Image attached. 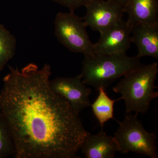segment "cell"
Here are the masks:
<instances>
[{
    "instance_id": "obj_9",
    "label": "cell",
    "mask_w": 158,
    "mask_h": 158,
    "mask_svg": "<svg viewBox=\"0 0 158 158\" xmlns=\"http://www.w3.org/2000/svg\"><path fill=\"white\" fill-rule=\"evenodd\" d=\"M131 42L138 48V58L149 56L158 59V23H139L131 27Z\"/></svg>"
},
{
    "instance_id": "obj_13",
    "label": "cell",
    "mask_w": 158,
    "mask_h": 158,
    "mask_svg": "<svg viewBox=\"0 0 158 158\" xmlns=\"http://www.w3.org/2000/svg\"><path fill=\"white\" fill-rule=\"evenodd\" d=\"M16 38L6 27L0 23V72L16 52Z\"/></svg>"
},
{
    "instance_id": "obj_11",
    "label": "cell",
    "mask_w": 158,
    "mask_h": 158,
    "mask_svg": "<svg viewBox=\"0 0 158 158\" xmlns=\"http://www.w3.org/2000/svg\"><path fill=\"white\" fill-rule=\"evenodd\" d=\"M123 11L131 27L139 23H158V0H127Z\"/></svg>"
},
{
    "instance_id": "obj_16",
    "label": "cell",
    "mask_w": 158,
    "mask_h": 158,
    "mask_svg": "<svg viewBox=\"0 0 158 158\" xmlns=\"http://www.w3.org/2000/svg\"><path fill=\"white\" fill-rule=\"evenodd\" d=\"M110 1L116 3V4L118 5V6H120V7L123 8V9L127 0H110Z\"/></svg>"
},
{
    "instance_id": "obj_8",
    "label": "cell",
    "mask_w": 158,
    "mask_h": 158,
    "mask_svg": "<svg viewBox=\"0 0 158 158\" xmlns=\"http://www.w3.org/2000/svg\"><path fill=\"white\" fill-rule=\"evenodd\" d=\"M131 27L123 19L100 33V38L93 45L94 53L126 54L131 47Z\"/></svg>"
},
{
    "instance_id": "obj_15",
    "label": "cell",
    "mask_w": 158,
    "mask_h": 158,
    "mask_svg": "<svg viewBox=\"0 0 158 158\" xmlns=\"http://www.w3.org/2000/svg\"><path fill=\"white\" fill-rule=\"evenodd\" d=\"M60 6L66 7L70 11H75L81 7H85L91 0H51Z\"/></svg>"
},
{
    "instance_id": "obj_14",
    "label": "cell",
    "mask_w": 158,
    "mask_h": 158,
    "mask_svg": "<svg viewBox=\"0 0 158 158\" xmlns=\"http://www.w3.org/2000/svg\"><path fill=\"white\" fill-rule=\"evenodd\" d=\"M14 153V143L11 130L0 113V158L9 157Z\"/></svg>"
},
{
    "instance_id": "obj_3",
    "label": "cell",
    "mask_w": 158,
    "mask_h": 158,
    "mask_svg": "<svg viewBox=\"0 0 158 158\" xmlns=\"http://www.w3.org/2000/svg\"><path fill=\"white\" fill-rule=\"evenodd\" d=\"M141 65L140 58L126 54L94 53L85 56L82 62V81L98 90H106L111 84Z\"/></svg>"
},
{
    "instance_id": "obj_10",
    "label": "cell",
    "mask_w": 158,
    "mask_h": 158,
    "mask_svg": "<svg viewBox=\"0 0 158 158\" xmlns=\"http://www.w3.org/2000/svg\"><path fill=\"white\" fill-rule=\"evenodd\" d=\"M80 150L87 158H113L118 144L114 136L108 135L102 128L96 135H88Z\"/></svg>"
},
{
    "instance_id": "obj_12",
    "label": "cell",
    "mask_w": 158,
    "mask_h": 158,
    "mask_svg": "<svg viewBox=\"0 0 158 158\" xmlns=\"http://www.w3.org/2000/svg\"><path fill=\"white\" fill-rule=\"evenodd\" d=\"M98 90V96L93 103L91 104L90 106L94 114L103 127L105 123L113 118L114 103L121 98L117 100L112 99L108 96L106 90L103 88H101Z\"/></svg>"
},
{
    "instance_id": "obj_1",
    "label": "cell",
    "mask_w": 158,
    "mask_h": 158,
    "mask_svg": "<svg viewBox=\"0 0 158 158\" xmlns=\"http://www.w3.org/2000/svg\"><path fill=\"white\" fill-rule=\"evenodd\" d=\"M9 68L0 91V113L11 130L15 158H79L90 133L79 113L51 88L50 65Z\"/></svg>"
},
{
    "instance_id": "obj_4",
    "label": "cell",
    "mask_w": 158,
    "mask_h": 158,
    "mask_svg": "<svg viewBox=\"0 0 158 158\" xmlns=\"http://www.w3.org/2000/svg\"><path fill=\"white\" fill-rule=\"evenodd\" d=\"M138 114H126L114 137L118 144V152L127 154L132 152L143 155L151 158H157L154 133L144 129L138 118Z\"/></svg>"
},
{
    "instance_id": "obj_6",
    "label": "cell",
    "mask_w": 158,
    "mask_h": 158,
    "mask_svg": "<svg viewBox=\"0 0 158 158\" xmlns=\"http://www.w3.org/2000/svg\"><path fill=\"white\" fill-rule=\"evenodd\" d=\"M83 18L86 27L100 33L123 19V8L110 0H91L85 6Z\"/></svg>"
},
{
    "instance_id": "obj_7",
    "label": "cell",
    "mask_w": 158,
    "mask_h": 158,
    "mask_svg": "<svg viewBox=\"0 0 158 158\" xmlns=\"http://www.w3.org/2000/svg\"><path fill=\"white\" fill-rule=\"evenodd\" d=\"M50 85L55 93L65 99L77 113L88 107L92 90L82 81L81 74L73 77H58L50 80Z\"/></svg>"
},
{
    "instance_id": "obj_5",
    "label": "cell",
    "mask_w": 158,
    "mask_h": 158,
    "mask_svg": "<svg viewBox=\"0 0 158 158\" xmlns=\"http://www.w3.org/2000/svg\"><path fill=\"white\" fill-rule=\"evenodd\" d=\"M86 27L82 19L74 11L59 12L54 21L55 35L60 43L71 52L85 56L94 53V44Z\"/></svg>"
},
{
    "instance_id": "obj_2",
    "label": "cell",
    "mask_w": 158,
    "mask_h": 158,
    "mask_svg": "<svg viewBox=\"0 0 158 158\" xmlns=\"http://www.w3.org/2000/svg\"><path fill=\"white\" fill-rule=\"evenodd\" d=\"M158 73L157 62L141 66L126 74L113 90L122 95L126 114L147 113L154 99L158 97L155 82Z\"/></svg>"
}]
</instances>
